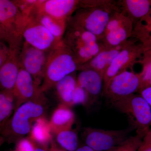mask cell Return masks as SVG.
Segmentation results:
<instances>
[{"label":"cell","mask_w":151,"mask_h":151,"mask_svg":"<svg viewBox=\"0 0 151 151\" xmlns=\"http://www.w3.org/2000/svg\"><path fill=\"white\" fill-rule=\"evenodd\" d=\"M119 10L117 1H80L79 8L68 20L93 34L100 42L112 14Z\"/></svg>","instance_id":"6da1fadb"},{"label":"cell","mask_w":151,"mask_h":151,"mask_svg":"<svg viewBox=\"0 0 151 151\" xmlns=\"http://www.w3.org/2000/svg\"><path fill=\"white\" fill-rule=\"evenodd\" d=\"M47 99L45 95L37 100L23 103L14 111L1 132L4 142L15 143L30 132L33 124L45 116Z\"/></svg>","instance_id":"7a4b0ae2"},{"label":"cell","mask_w":151,"mask_h":151,"mask_svg":"<svg viewBox=\"0 0 151 151\" xmlns=\"http://www.w3.org/2000/svg\"><path fill=\"white\" fill-rule=\"evenodd\" d=\"M62 41L73 53L78 65L89 61L105 48L94 35L68 20Z\"/></svg>","instance_id":"3957f363"},{"label":"cell","mask_w":151,"mask_h":151,"mask_svg":"<svg viewBox=\"0 0 151 151\" xmlns=\"http://www.w3.org/2000/svg\"><path fill=\"white\" fill-rule=\"evenodd\" d=\"M78 68L73 53L63 42L50 52L40 91L45 93L50 90L65 76L78 71Z\"/></svg>","instance_id":"277c9868"},{"label":"cell","mask_w":151,"mask_h":151,"mask_svg":"<svg viewBox=\"0 0 151 151\" xmlns=\"http://www.w3.org/2000/svg\"><path fill=\"white\" fill-rule=\"evenodd\" d=\"M120 112L129 118L137 134L144 137L151 126V108L140 94H133L113 103Z\"/></svg>","instance_id":"5b68a950"},{"label":"cell","mask_w":151,"mask_h":151,"mask_svg":"<svg viewBox=\"0 0 151 151\" xmlns=\"http://www.w3.org/2000/svg\"><path fill=\"white\" fill-rule=\"evenodd\" d=\"M145 51L142 44L134 38L129 40L113 59L103 76V88L111 79L139 63Z\"/></svg>","instance_id":"8992f818"},{"label":"cell","mask_w":151,"mask_h":151,"mask_svg":"<svg viewBox=\"0 0 151 151\" xmlns=\"http://www.w3.org/2000/svg\"><path fill=\"white\" fill-rule=\"evenodd\" d=\"M134 27L124 13L116 11L108 22L100 42L105 49L123 46L132 37Z\"/></svg>","instance_id":"52a82bcc"},{"label":"cell","mask_w":151,"mask_h":151,"mask_svg":"<svg viewBox=\"0 0 151 151\" xmlns=\"http://www.w3.org/2000/svg\"><path fill=\"white\" fill-rule=\"evenodd\" d=\"M131 130H105L86 127L83 137L85 145L94 151H108L128 139Z\"/></svg>","instance_id":"ba28073f"},{"label":"cell","mask_w":151,"mask_h":151,"mask_svg":"<svg viewBox=\"0 0 151 151\" xmlns=\"http://www.w3.org/2000/svg\"><path fill=\"white\" fill-rule=\"evenodd\" d=\"M139 74L126 70L111 79L103 88V95L112 104L138 92L140 86Z\"/></svg>","instance_id":"9c48e42d"},{"label":"cell","mask_w":151,"mask_h":151,"mask_svg":"<svg viewBox=\"0 0 151 151\" xmlns=\"http://www.w3.org/2000/svg\"><path fill=\"white\" fill-rule=\"evenodd\" d=\"M27 17L13 1L0 0V24L8 37L9 45L23 40L21 33Z\"/></svg>","instance_id":"30bf717a"},{"label":"cell","mask_w":151,"mask_h":151,"mask_svg":"<svg viewBox=\"0 0 151 151\" xmlns=\"http://www.w3.org/2000/svg\"><path fill=\"white\" fill-rule=\"evenodd\" d=\"M24 40L32 46L45 51H51L63 43L58 40L42 25L30 16L27 17L22 30Z\"/></svg>","instance_id":"8fae6325"},{"label":"cell","mask_w":151,"mask_h":151,"mask_svg":"<svg viewBox=\"0 0 151 151\" xmlns=\"http://www.w3.org/2000/svg\"><path fill=\"white\" fill-rule=\"evenodd\" d=\"M50 51L40 50L24 41L19 54L20 68L26 70L40 86L43 81Z\"/></svg>","instance_id":"7c38bea8"},{"label":"cell","mask_w":151,"mask_h":151,"mask_svg":"<svg viewBox=\"0 0 151 151\" xmlns=\"http://www.w3.org/2000/svg\"><path fill=\"white\" fill-rule=\"evenodd\" d=\"M13 93L14 98L15 110L23 103L37 100L45 95L32 76L21 68L19 71Z\"/></svg>","instance_id":"4fadbf2b"},{"label":"cell","mask_w":151,"mask_h":151,"mask_svg":"<svg viewBox=\"0 0 151 151\" xmlns=\"http://www.w3.org/2000/svg\"><path fill=\"white\" fill-rule=\"evenodd\" d=\"M24 41L9 46V55L0 68V90L13 92L20 69L19 54Z\"/></svg>","instance_id":"5bb4252c"},{"label":"cell","mask_w":151,"mask_h":151,"mask_svg":"<svg viewBox=\"0 0 151 151\" xmlns=\"http://www.w3.org/2000/svg\"><path fill=\"white\" fill-rule=\"evenodd\" d=\"M78 0H39L32 11L58 19L66 20L80 6Z\"/></svg>","instance_id":"9a60e30c"},{"label":"cell","mask_w":151,"mask_h":151,"mask_svg":"<svg viewBox=\"0 0 151 151\" xmlns=\"http://www.w3.org/2000/svg\"><path fill=\"white\" fill-rule=\"evenodd\" d=\"M77 83L88 94V105H93L97 102L103 93V77L94 70H84L79 71L77 76Z\"/></svg>","instance_id":"2e32d148"},{"label":"cell","mask_w":151,"mask_h":151,"mask_svg":"<svg viewBox=\"0 0 151 151\" xmlns=\"http://www.w3.org/2000/svg\"><path fill=\"white\" fill-rule=\"evenodd\" d=\"M123 46L113 48L104 49L89 61L78 65V70H93L99 73L103 78L105 71L110 66Z\"/></svg>","instance_id":"e0dca14e"},{"label":"cell","mask_w":151,"mask_h":151,"mask_svg":"<svg viewBox=\"0 0 151 151\" xmlns=\"http://www.w3.org/2000/svg\"><path fill=\"white\" fill-rule=\"evenodd\" d=\"M75 114L70 107L60 103L55 109L49 122L52 134L72 129Z\"/></svg>","instance_id":"ac0fdd59"},{"label":"cell","mask_w":151,"mask_h":151,"mask_svg":"<svg viewBox=\"0 0 151 151\" xmlns=\"http://www.w3.org/2000/svg\"><path fill=\"white\" fill-rule=\"evenodd\" d=\"M117 5L124 13L136 24L151 9V0H119Z\"/></svg>","instance_id":"d6986e66"},{"label":"cell","mask_w":151,"mask_h":151,"mask_svg":"<svg viewBox=\"0 0 151 151\" xmlns=\"http://www.w3.org/2000/svg\"><path fill=\"white\" fill-rule=\"evenodd\" d=\"M29 16L45 27L58 40L61 41L65 33L66 20L58 19L45 14L32 11Z\"/></svg>","instance_id":"ffe728a7"},{"label":"cell","mask_w":151,"mask_h":151,"mask_svg":"<svg viewBox=\"0 0 151 151\" xmlns=\"http://www.w3.org/2000/svg\"><path fill=\"white\" fill-rule=\"evenodd\" d=\"M28 137L37 145L49 147L53 136L49 122L45 116L39 118L33 123Z\"/></svg>","instance_id":"44dd1931"},{"label":"cell","mask_w":151,"mask_h":151,"mask_svg":"<svg viewBox=\"0 0 151 151\" xmlns=\"http://www.w3.org/2000/svg\"><path fill=\"white\" fill-rule=\"evenodd\" d=\"M76 85V72L67 76L55 84L57 96L61 103L72 107V97Z\"/></svg>","instance_id":"7402d4cb"},{"label":"cell","mask_w":151,"mask_h":151,"mask_svg":"<svg viewBox=\"0 0 151 151\" xmlns=\"http://www.w3.org/2000/svg\"><path fill=\"white\" fill-rule=\"evenodd\" d=\"M15 110L13 92L0 90V137L6 123Z\"/></svg>","instance_id":"603a6c76"},{"label":"cell","mask_w":151,"mask_h":151,"mask_svg":"<svg viewBox=\"0 0 151 151\" xmlns=\"http://www.w3.org/2000/svg\"><path fill=\"white\" fill-rule=\"evenodd\" d=\"M54 135L55 142L64 150L76 151L79 147L78 134L72 129L60 131Z\"/></svg>","instance_id":"cb8c5ba5"},{"label":"cell","mask_w":151,"mask_h":151,"mask_svg":"<svg viewBox=\"0 0 151 151\" xmlns=\"http://www.w3.org/2000/svg\"><path fill=\"white\" fill-rule=\"evenodd\" d=\"M139 63L141 64L142 68L140 73H138L141 81L140 86L138 92L151 87V48L144 52Z\"/></svg>","instance_id":"d4e9b609"},{"label":"cell","mask_w":151,"mask_h":151,"mask_svg":"<svg viewBox=\"0 0 151 151\" xmlns=\"http://www.w3.org/2000/svg\"><path fill=\"white\" fill-rule=\"evenodd\" d=\"M151 33V9L148 13L134 25L132 38L144 43Z\"/></svg>","instance_id":"484cf974"},{"label":"cell","mask_w":151,"mask_h":151,"mask_svg":"<svg viewBox=\"0 0 151 151\" xmlns=\"http://www.w3.org/2000/svg\"><path fill=\"white\" fill-rule=\"evenodd\" d=\"M144 137L137 134L129 137L125 142L108 151H137Z\"/></svg>","instance_id":"4316f807"},{"label":"cell","mask_w":151,"mask_h":151,"mask_svg":"<svg viewBox=\"0 0 151 151\" xmlns=\"http://www.w3.org/2000/svg\"><path fill=\"white\" fill-rule=\"evenodd\" d=\"M89 97L85 90L77 84L76 87L73 97H72L71 106L82 105H88Z\"/></svg>","instance_id":"83f0119b"},{"label":"cell","mask_w":151,"mask_h":151,"mask_svg":"<svg viewBox=\"0 0 151 151\" xmlns=\"http://www.w3.org/2000/svg\"><path fill=\"white\" fill-rule=\"evenodd\" d=\"M19 10L24 16L28 17L39 0H17L13 1Z\"/></svg>","instance_id":"f1b7e54d"},{"label":"cell","mask_w":151,"mask_h":151,"mask_svg":"<svg viewBox=\"0 0 151 151\" xmlns=\"http://www.w3.org/2000/svg\"><path fill=\"white\" fill-rule=\"evenodd\" d=\"M35 146V143L28 137H25L15 143L13 151H34Z\"/></svg>","instance_id":"f546056e"},{"label":"cell","mask_w":151,"mask_h":151,"mask_svg":"<svg viewBox=\"0 0 151 151\" xmlns=\"http://www.w3.org/2000/svg\"><path fill=\"white\" fill-rule=\"evenodd\" d=\"M10 54V48L6 42L0 40V68L4 64Z\"/></svg>","instance_id":"4dcf8cb0"},{"label":"cell","mask_w":151,"mask_h":151,"mask_svg":"<svg viewBox=\"0 0 151 151\" xmlns=\"http://www.w3.org/2000/svg\"><path fill=\"white\" fill-rule=\"evenodd\" d=\"M137 151H151V129L144 136Z\"/></svg>","instance_id":"1f68e13d"},{"label":"cell","mask_w":151,"mask_h":151,"mask_svg":"<svg viewBox=\"0 0 151 151\" xmlns=\"http://www.w3.org/2000/svg\"><path fill=\"white\" fill-rule=\"evenodd\" d=\"M138 93L145 99L151 108V87L143 89Z\"/></svg>","instance_id":"d6a6232c"},{"label":"cell","mask_w":151,"mask_h":151,"mask_svg":"<svg viewBox=\"0 0 151 151\" xmlns=\"http://www.w3.org/2000/svg\"><path fill=\"white\" fill-rule=\"evenodd\" d=\"M49 151H66L64 150L61 148L60 147L57 145L55 142L54 139H52L50 145Z\"/></svg>","instance_id":"836d02e7"},{"label":"cell","mask_w":151,"mask_h":151,"mask_svg":"<svg viewBox=\"0 0 151 151\" xmlns=\"http://www.w3.org/2000/svg\"><path fill=\"white\" fill-rule=\"evenodd\" d=\"M0 40L5 42H6L8 44H9L8 37L7 35L5 32L4 30V29L2 27L1 25V24H0Z\"/></svg>","instance_id":"e575fe53"},{"label":"cell","mask_w":151,"mask_h":151,"mask_svg":"<svg viewBox=\"0 0 151 151\" xmlns=\"http://www.w3.org/2000/svg\"><path fill=\"white\" fill-rule=\"evenodd\" d=\"M49 147L40 145L36 144L35 150L34 151H49Z\"/></svg>","instance_id":"d590c367"},{"label":"cell","mask_w":151,"mask_h":151,"mask_svg":"<svg viewBox=\"0 0 151 151\" xmlns=\"http://www.w3.org/2000/svg\"><path fill=\"white\" fill-rule=\"evenodd\" d=\"M76 151H94L92 148L86 145L79 146Z\"/></svg>","instance_id":"8d00e7d4"},{"label":"cell","mask_w":151,"mask_h":151,"mask_svg":"<svg viewBox=\"0 0 151 151\" xmlns=\"http://www.w3.org/2000/svg\"><path fill=\"white\" fill-rule=\"evenodd\" d=\"M4 142V139L1 136L0 137V148H1V146H2Z\"/></svg>","instance_id":"74e56055"},{"label":"cell","mask_w":151,"mask_h":151,"mask_svg":"<svg viewBox=\"0 0 151 151\" xmlns=\"http://www.w3.org/2000/svg\"></svg>","instance_id":"f35d334b"}]
</instances>
